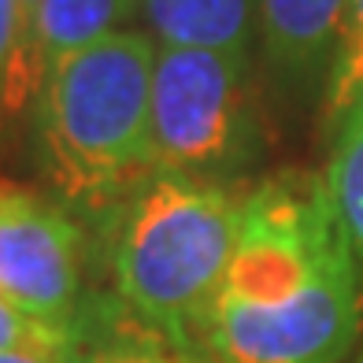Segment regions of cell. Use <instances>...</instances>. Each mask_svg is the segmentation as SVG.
Segmentation results:
<instances>
[{
	"label": "cell",
	"mask_w": 363,
	"mask_h": 363,
	"mask_svg": "<svg viewBox=\"0 0 363 363\" xmlns=\"http://www.w3.org/2000/svg\"><path fill=\"white\" fill-rule=\"evenodd\" d=\"M323 186L330 196V208L337 216V226L359 274V289H363V96L337 119V134L334 148L326 160V174Z\"/></svg>",
	"instance_id": "cell-9"
},
{
	"label": "cell",
	"mask_w": 363,
	"mask_h": 363,
	"mask_svg": "<svg viewBox=\"0 0 363 363\" xmlns=\"http://www.w3.org/2000/svg\"><path fill=\"white\" fill-rule=\"evenodd\" d=\"M152 171L226 182L259 152L249 52L156 45L148 108Z\"/></svg>",
	"instance_id": "cell-4"
},
{
	"label": "cell",
	"mask_w": 363,
	"mask_h": 363,
	"mask_svg": "<svg viewBox=\"0 0 363 363\" xmlns=\"http://www.w3.org/2000/svg\"><path fill=\"white\" fill-rule=\"evenodd\" d=\"M326 82H330L326 108L334 119H341L363 93V0H349V8H345Z\"/></svg>",
	"instance_id": "cell-10"
},
{
	"label": "cell",
	"mask_w": 363,
	"mask_h": 363,
	"mask_svg": "<svg viewBox=\"0 0 363 363\" xmlns=\"http://www.w3.org/2000/svg\"><path fill=\"white\" fill-rule=\"evenodd\" d=\"M0 363H74V345L71 349H38V352H4Z\"/></svg>",
	"instance_id": "cell-14"
},
{
	"label": "cell",
	"mask_w": 363,
	"mask_h": 363,
	"mask_svg": "<svg viewBox=\"0 0 363 363\" xmlns=\"http://www.w3.org/2000/svg\"><path fill=\"white\" fill-rule=\"evenodd\" d=\"M0 293L74 341L82 323V230L60 201L0 178Z\"/></svg>",
	"instance_id": "cell-5"
},
{
	"label": "cell",
	"mask_w": 363,
	"mask_h": 363,
	"mask_svg": "<svg viewBox=\"0 0 363 363\" xmlns=\"http://www.w3.org/2000/svg\"><path fill=\"white\" fill-rule=\"evenodd\" d=\"M138 15L141 0H38L19 23L0 111L34 108L45 78L63 60L104 41L108 34H119Z\"/></svg>",
	"instance_id": "cell-6"
},
{
	"label": "cell",
	"mask_w": 363,
	"mask_h": 363,
	"mask_svg": "<svg viewBox=\"0 0 363 363\" xmlns=\"http://www.w3.org/2000/svg\"><path fill=\"white\" fill-rule=\"evenodd\" d=\"M15 4H19V23L26 19V15H30V8H34L38 4V0H15Z\"/></svg>",
	"instance_id": "cell-15"
},
{
	"label": "cell",
	"mask_w": 363,
	"mask_h": 363,
	"mask_svg": "<svg viewBox=\"0 0 363 363\" xmlns=\"http://www.w3.org/2000/svg\"><path fill=\"white\" fill-rule=\"evenodd\" d=\"M241 201L226 182L152 171L108 223L123 308L182 356L201 352L238 245Z\"/></svg>",
	"instance_id": "cell-3"
},
{
	"label": "cell",
	"mask_w": 363,
	"mask_h": 363,
	"mask_svg": "<svg viewBox=\"0 0 363 363\" xmlns=\"http://www.w3.org/2000/svg\"><path fill=\"white\" fill-rule=\"evenodd\" d=\"M359 96H363V93H359Z\"/></svg>",
	"instance_id": "cell-17"
},
{
	"label": "cell",
	"mask_w": 363,
	"mask_h": 363,
	"mask_svg": "<svg viewBox=\"0 0 363 363\" xmlns=\"http://www.w3.org/2000/svg\"><path fill=\"white\" fill-rule=\"evenodd\" d=\"M74 363H196L193 356L174 352L167 341H160L156 334H148L141 326V334H108V337H74Z\"/></svg>",
	"instance_id": "cell-11"
},
{
	"label": "cell",
	"mask_w": 363,
	"mask_h": 363,
	"mask_svg": "<svg viewBox=\"0 0 363 363\" xmlns=\"http://www.w3.org/2000/svg\"><path fill=\"white\" fill-rule=\"evenodd\" d=\"M352 363H363V356H359V359H352Z\"/></svg>",
	"instance_id": "cell-16"
},
{
	"label": "cell",
	"mask_w": 363,
	"mask_h": 363,
	"mask_svg": "<svg viewBox=\"0 0 363 363\" xmlns=\"http://www.w3.org/2000/svg\"><path fill=\"white\" fill-rule=\"evenodd\" d=\"M349 0H259V34L274 71L311 78L334 56Z\"/></svg>",
	"instance_id": "cell-8"
},
{
	"label": "cell",
	"mask_w": 363,
	"mask_h": 363,
	"mask_svg": "<svg viewBox=\"0 0 363 363\" xmlns=\"http://www.w3.org/2000/svg\"><path fill=\"white\" fill-rule=\"evenodd\" d=\"M359 326V274L323 178L282 174L245 193L201 349L216 363H345Z\"/></svg>",
	"instance_id": "cell-1"
},
{
	"label": "cell",
	"mask_w": 363,
	"mask_h": 363,
	"mask_svg": "<svg viewBox=\"0 0 363 363\" xmlns=\"http://www.w3.org/2000/svg\"><path fill=\"white\" fill-rule=\"evenodd\" d=\"M145 34L167 48L249 52L259 0H141Z\"/></svg>",
	"instance_id": "cell-7"
},
{
	"label": "cell",
	"mask_w": 363,
	"mask_h": 363,
	"mask_svg": "<svg viewBox=\"0 0 363 363\" xmlns=\"http://www.w3.org/2000/svg\"><path fill=\"white\" fill-rule=\"evenodd\" d=\"M156 41L126 26L67 56L34 101V141L45 182L74 216L111 223L123 201L152 174Z\"/></svg>",
	"instance_id": "cell-2"
},
{
	"label": "cell",
	"mask_w": 363,
	"mask_h": 363,
	"mask_svg": "<svg viewBox=\"0 0 363 363\" xmlns=\"http://www.w3.org/2000/svg\"><path fill=\"white\" fill-rule=\"evenodd\" d=\"M15 38H19V4L15 0H0V101H4V82L11 67Z\"/></svg>",
	"instance_id": "cell-13"
},
{
	"label": "cell",
	"mask_w": 363,
	"mask_h": 363,
	"mask_svg": "<svg viewBox=\"0 0 363 363\" xmlns=\"http://www.w3.org/2000/svg\"><path fill=\"white\" fill-rule=\"evenodd\" d=\"M74 341L45 330L38 319H30L19 304H11L0 293V356L4 352H38V349H71Z\"/></svg>",
	"instance_id": "cell-12"
}]
</instances>
